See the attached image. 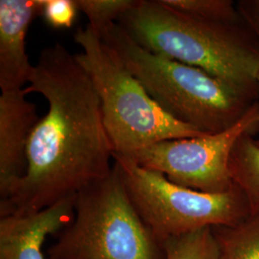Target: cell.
<instances>
[{
	"label": "cell",
	"instance_id": "cell-1",
	"mask_svg": "<svg viewBox=\"0 0 259 259\" xmlns=\"http://www.w3.org/2000/svg\"><path fill=\"white\" fill-rule=\"evenodd\" d=\"M26 93H39L48 111L32 133L26 175L0 217L37 212L78 194L112 170L113 149L91 77L66 47L57 42L40 52Z\"/></svg>",
	"mask_w": 259,
	"mask_h": 259
},
{
	"label": "cell",
	"instance_id": "cell-2",
	"mask_svg": "<svg viewBox=\"0 0 259 259\" xmlns=\"http://www.w3.org/2000/svg\"><path fill=\"white\" fill-rule=\"evenodd\" d=\"M117 23L139 46L259 98V40L246 22L197 19L163 0H136Z\"/></svg>",
	"mask_w": 259,
	"mask_h": 259
},
{
	"label": "cell",
	"instance_id": "cell-3",
	"mask_svg": "<svg viewBox=\"0 0 259 259\" xmlns=\"http://www.w3.org/2000/svg\"><path fill=\"white\" fill-rule=\"evenodd\" d=\"M100 37L163 111L203 134L231 129L259 102L257 97L200 68L149 51L117 22Z\"/></svg>",
	"mask_w": 259,
	"mask_h": 259
},
{
	"label": "cell",
	"instance_id": "cell-4",
	"mask_svg": "<svg viewBox=\"0 0 259 259\" xmlns=\"http://www.w3.org/2000/svg\"><path fill=\"white\" fill-rule=\"evenodd\" d=\"M74 40L83 49L75 58L91 77L99 96L113 154L128 156L163 140L205 135L163 111L89 25L76 31Z\"/></svg>",
	"mask_w": 259,
	"mask_h": 259
},
{
	"label": "cell",
	"instance_id": "cell-5",
	"mask_svg": "<svg viewBox=\"0 0 259 259\" xmlns=\"http://www.w3.org/2000/svg\"><path fill=\"white\" fill-rule=\"evenodd\" d=\"M58 234L49 259H162L115 163L108 176L77 194L74 219Z\"/></svg>",
	"mask_w": 259,
	"mask_h": 259
},
{
	"label": "cell",
	"instance_id": "cell-6",
	"mask_svg": "<svg viewBox=\"0 0 259 259\" xmlns=\"http://www.w3.org/2000/svg\"><path fill=\"white\" fill-rule=\"evenodd\" d=\"M113 160L132 203L159 245L206 227H234L250 216L236 185L222 193L201 192L176 185L126 156L113 154Z\"/></svg>",
	"mask_w": 259,
	"mask_h": 259
},
{
	"label": "cell",
	"instance_id": "cell-7",
	"mask_svg": "<svg viewBox=\"0 0 259 259\" xmlns=\"http://www.w3.org/2000/svg\"><path fill=\"white\" fill-rule=\"evenodd\" d=\"M258 127L256 102L231 129L214 135L163 140L126 157L139 166L163 174L176 185L206 193L227 192L235 186L229 168L232 149L244 134H254Z\"/></svg>",
	"mask_w": 259,
	"mask_h": 259
},
{
	"label": "cell",
	"instance_id": "cell-8",
	"mask_svg": "<svg viewBox=\"0 0 259 259\" xmlns=\"http://www.w3.org/2000/svg\"><path fill=\"white\" fill-rule=\"evenodd\" d=\"M25 89L0 95V203L6 202L26 175L27 151L39 117Z\"/></svg>",
	"mask_w": 259,
	"mask_h": 259
},
{
	"label": "cell",
	"instance_id": "cell-9",
	"mask_svg": "<svg viewBox=\"0 0 259 259\" xmlns=\"http://www.w3.org/2000/svg\"><path fill=\"white\" fill-rule=\"evenodd\" d=\"M77 195L37 212L0 217V259H49L47 236L62 232L74 219Z\"/></svg>",
	"mask_w": 259,
	"mask_h": 259
},
{
	"label": "cell",
	"instance_id": "cell-10",
	"mask_svg": "<svg viewBox=\"0 0 259 259\" xmlns=\"http://www.w3.org/2000/svg\"><path fill=\"white\" fill-rule=\"evenodd\" d=\"M41 0H0V89L20 90L34 65L26 51V36L33 19L40 15Z\"/></svg>",
	"mask_w": 259,
	"mask_h": 259
},
{
	"label": "cell",
	"instance_id": "cell-11",
	"mask_svg": "<svg viewBox=\"0 0 259 259\" xmlns=\"http://www.w3.org/2000/svg\"><path fill=\"white\" fill-rule=\"evenodd\" d=\"M253 135L246 133L236 141L229 168L234 185L248 201L250 215H259V147Z\"/></svg>",
	"mask_w": 259,
	"mask_h": 259
},
{
	"label": "cell",
	"instance_id": "cell-12",
	"mask_svg": "<svg viewBox=\"0 0 259 259\" xmlns=\"http://www.w3.org/2000/svg\"><path fill=\"white\" fill-rule=\"evenodd\" d=\"M164 259H220L219 241L213 228L206 227L161 243Z\"/></svg>",
	"mask_w": 259,
	"mask_h": 259
},
{
	"label": "cell",
	"instance_id": "cell-13",
	"mask_svg": "<svg viewBox=\"0 0 259 259\" xmlns=\"http://www.w3.org/2000/svg\"><path fill=\"white\" fill-rule=\"evenodd\" d=\"M217 236L220 259H259V215H250Z\"/></svg>",
	"mask_w": 259,
	"mask_h": 259
},
{
	"label": "cell",
	"instance_id": "cell-14",
	"mask_svg": "<svg viewBox=\"0 0 259 259\" xmlns=\"http://www.w3.org/2000/svg\"><path fill=\"white\" fill-rule=\"evenodd\" d=\"M169 7L197 19L238 24L244 22L232 0H163Z\"/></svg>",
	"mask_w": 259,
	"mask_h": 259
},
{
	"label": "cell",
	"instance_id": "cell-15",
	"mask_svg": "<svg viewBox=\"0 0 259 259\" xmlns=\"http://www.w3.org/2000/svg\"><path fill=\"white\" fill-rule=\"evenodd\" d=\"M76 3L89 19V26L100 37L135 5L136 0H76Z\"/></svg>",
	"mask_w": 259,
	"mask_h": 259
},
{
	"label": "cell",
	"instance_id": "cell-16",
	"mask_svg": "<svg viewBox=\"0 0 259 259\" xmlns=\"http://www.w3.org/2000/svg\"><path fill=\"white\" fill-rule=\"evenodd\" d=\"M76 0H41L40 15L50 27H72L78 12Z\"/></svg>",
	"mask_w": 259,
	"mask_h": 259
},
{
	"label": "cell",
	"instance_id": "cell-17",
	"mask_svg": "<svg viewBox=\"0 0 259 259\" xmlns=\"http://www.w3.org/2000/svg\"><path fill=\"white\" fill-rule=\"evenodd\" d=\"M236 7L242 19L259 40V0H239Z\"/></svg>",
	"mask_w": 259,
	"mask_h": 259
},
{
	"label": "cell",
	"instance_id": "cell-18",
	"mask_svg": "<svg viewBox=\"0 0 259 259\" xmlns=\"http://www.w3.org/2000/svg\"><path fill=\"white\" fill-rule=\"evenodd\" d=\"M257 82H258L259 83V73L258 76H257ZM255 143H256V145L259 147V139H255Z\"/></svg>",
	"mask_w": 259,
	"mask_h": 259
}]
</instances>
